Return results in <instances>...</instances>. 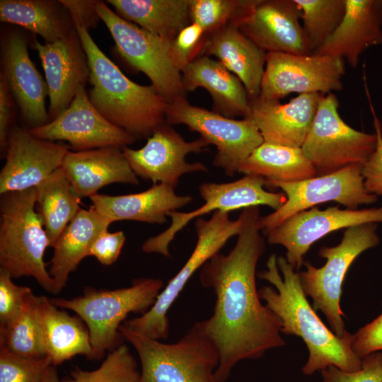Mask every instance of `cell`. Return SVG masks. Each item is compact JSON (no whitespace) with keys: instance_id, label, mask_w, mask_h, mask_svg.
Here are the masks:
<instances>
[{"instance_id":"39","label":"cell","mask_w":382,"mask_h":382,"mask_svg":"<svg viewBox=\"0 0 382 382\" xmlns=\"http://www.w3.org/2000/svg\"><path fill=\"white\" fill-rule=\"evenodd\" d=\"M207 37L204 29L192 23L182 29L171 42L170 56L173 65L180 72L195 59L202 55Z\"/></svg>"},{"instance_id":"19","label":"cell","mask_w":382,"mask_h":382,"mask_svg":"<svg viewBox=\"0 0 382 382\" xmlns=\"http://www.w3.org/2000/svg\"><path fill=\"white\" fill-rule=\"evenodd\" d=\"M70 146L33 136L26 127L11 128L0 172V194L35 187L61 168Z\"/></svg>"},{"instance_id":"47","label":"cell","mask_w":382,"mask_h":382,"mask_svg":"<svg viewBox=\"0 0 382 382\" xmlns=\"http://www.w3.org/2000/svg\"><path fill=\"white\" fill-rule=\"evenodd\" d=\"M381 12H382V0H381Z\"/></svg>"},{"instance_id":"46","label":"cell","mask_w":382,"mask_h":382,"mask_svg":"<svg viewBox=\"0 0 382 382\" xmlns=\"http://www.w3.org/2000/svg\"><path fill=\"white\" fill-rule=\"evenodd\" d=\"M69 11L76 27H82L88 30L96 28L100 17L96 9L95 0H60Z\"/></svg>"},{"instance_id":"41","label":"cell","mask_w":382,"mask_h":382,"mask_svg":"<svg viewBox=\"0 0 382 382\" xmlns=\"http://www.w3.org/2000/svg\"><path fill=\"white\" fill-rule=\"evenodd\" d=\"M320 374V382H382V351L362 358L361 368L356 371H345L330 366L322 370Z\"/></svg>"},{"instance_id":"38","label":"cell","mask_w":382,"mask_h":382,"mask_svg":"<svg viewBox=\"0 0 382 382\" xmlns=\"http://www.w3.org/2000/svg\"><path fill=\"white\" fill-rule=\"evenodd\" d=\"M52 364L50 357L25 358L0 346V382H40L45 369Z\"/></svg>"},{"instance_id":"8","label":"cell","mask_w":382,"mask_h":382,"mask_svg":"<svg viewBox=\"0 0 382 382\" xmlns=\"http://www.w3.org/2000/svg\"><path fill=\"white\" fill-rule=\"evenodd\" d=\"M243 218L236 220L229 212L215 211L209 219L199 217L195 221L197 237L195 247L180 271L158 296L152 307L139 317L125 320L122 325L154 340H165L169 335L167 313L194 273L214 255L219 253L228 241L240 233Z\"/></svg>"},{"instance_id":"33","label":"cell","mask_w":382,"mask_h":382,"mask_svg":"<svg viewBox=\"0 0 382 382\" xmlns=\"http://www.w3.org/2000/svg\"><path fill=\"white\" fill-rule=\"evenodd\" d=\"M36 210L53 247L64 228L81 209V199L61 168L35 187Z\"/></svg>"},{"instance_id":"43","label":"cell","mask_w":382,"mask_h":382,"mask_svg":"<svg viewBox=\"0 0 382 382\" xmlns=\"http://www.w3.org/2000/svg\"><path fill=\"white\" fill-rule=\"evenodd\" d=\"M351 347L360 359L371 353L382 351V312L352 334Z\"/></svg>"},{"instance_id":"14","label":"cell","mask_w":382,"mask_h":382,"mask_svg":"<svg viewBox=\"0 0 382 382\" xmlns=\"http://www.w3.org/2000/svg\"><path fill=\"white\" fill-rule=\"evenodd\" d=\"M344 60L329 55L267 52L258 97L279 100L291 93L325 95L342 88Z\"/></svg>"},{"instance_id":"6","label":"cell","mask_w":382,"mask_h":382,"mask_svg":"<svg viewBox=\"0 0 382 382\" xmlns=\"http://www.w3.org/2000/svg\"><path fill=\"white\" fill-rule=\"evenodd\" d=\"M119 330L140 359L139 382H216L214 372L219 354L199 321L172 344L149 338L122 325Z\"/></svg>"},{"instance_id":"23","label":"cell","mask_w":382,"mask_h":382,"mask_svg":"<svg viewBox=\"0 0 382 382\" xmlns=\"http://www.w3.org/2000/svg\"><path fill=\"white\" fill-rule=\"evenodd\" d=\"M346 11L339 26L313 54L346 60L352 67L371 47L382 44L381 0H345Z\"/></svg>"},{"instance_id":"13","label":"cell","mask_w":382,"mask_h":382,"mask_svg":"<svg viewBox=\"0 0 382 382\" xmlns=\"http://www.w3.org/2000/svg\"><path fill=\"white\" fill-rule=\"evenodd\" d=\"M266 180L255 175L244 177L230 183H203L199 192L204 199L203 205L189 212L173 211L168 214L170 218V226L161 233L150 237L142 245L146 253H159L170 257L169 245L175 235L194 219H197L211 212H229L232 210L250 207L266 205L275 210L286 200L282 192L265 190Z\"/></svg>"},{"instance_id":"4","label":"cell","mask_w":382,"mask_h":382,"mask_svg":"<svg viewBox=\"0 0 382 382\" xmlns=\"http://www.w3.org/2000/svg\"><path fill=\"white\" fill-rule=\"evenodd\" d=\"M47 247L50 241L36 210L35 187L1 195V267L12 278L32 277L45 290L57 294L44 261Z\"/></svg>"},{"instance_id":"12","label":"cell","mask_w":382,"mask_h":382,"mask_svg":"<svg viewBox=\"0 0 382 382\" xmlns=\"http://www.w3.org/2000/svg\"><path fill=\"white\" fill-rule=\"evenodd\" d=\"M362 168L361 164H353L297 182L266 181V185L280 188L286 200L273 213L260 216L258 228L265 234L294 214L325 202H336L352 209L374 203L377 196L366 190Z\"/></svg>"},{"instance_id":"18","label":"cell","mask_w":382,"mask_h":382,"mask_svg":"<svg viewBox=\"0 0 382 382\" xmlns=\"http://www.w3.org/2000/svg\"><path fill=\"white\" fill-rule=\"evenodd\" d=\"M28 42L26 34L17 28L1 29L0 74L8 85L27 129H33L50 122L45 108L48 88L30 58Z\"/></svg>"},{"instance_id":"34","label":"cell","mask_w":382,"mask_h":382,"mask_svg":"<svg viewBox=\"0 0 382 382\" xmlns=\"http://www.w3.org/2000/svg\"><path fill=\"white\" fill-rule=\"evenodd\" d=\"M140 371L129 347L122 344L110 351L101 365L93 371L76 366L69 377L59 378L53 364L44 371L40 382H139Z\"/></svg>"},{"instance_id":"7","label":"cell","mask_w":382,"mask_h":382,"mask_svg":"<svg viewBox=\"0 0 382 382\" xmlns=\"http://www.w3.org/2000/svg\"><path fill=\"white\" fill-rule=\"evenodd\" d=\"M376 228V223L347 228L337 245L320 249L319 256L326 260L323 267L317 268L306 262V270L299 273L305 294L313 299V308L323 312L331 330L339 337L347 331L340 308L342 283L354 260L364 251L378 245Z\"/></svg>"},{"instance_id":"40","label":"cell","mask_w":382,"mask_h":382,"mask_svg":"<svg viewBox=\"0 0 382 382\" xmlns=\"http://www.w3.org/2000/svg\"><path fill=\"white\" fill-rule=\"evenodd\" d=\"M10 273L0 267V328L13 323L22 313L32 289L12 282Z\"/></svg>"},{"instance_id":"10","label":"cell","mask_w":382,"mask_h":382,"mask_svg":"<svg viewBox=\"0 0 382 382\" xmlns=\"http://www.w3.org/2000/svg\"><path fill=\"white\" fill-rule=\"evenodd\" d=\"M96 9L113 38L116 50L133 69L144 73L168 104L185 96L181 72L173 65L169 40L154 35L117 15L105 1Z\"/></svg>"},{"instance_id":"1","label":"cell","mask_w":382,"mask_h":382,"mask_svg":"<svg viewBox=\"0 0 382 382\" xmlns=\"http://www.w3.org/2000/svg\"><path fill=\"white\" fill-rule=\"evenodd\" d=\"M240 214L243 225L234 247L214 255L199 272L201 284L216 295L212 315L199 323L219 354L216 382H226L238 361L285 345L282 322L261 303L256 287V266L265 250L257 226L260 208L247 207Z\"/></svg>"},{"instance_id":"5","label":"cell","mask_w":382,"mask_h":382,"mask_svg":"<svg viewBox=\"0 0 382 382\" xmlns=\"http://www.w3.org/2000/svg\"><path fill=\"white\" fill-rule=\"evenodd\" d=\"M159 279L140 278L129 287L114 290L86 287L83 294L72 299H51L57 307L75 312L90 335L93 359L103 358L125 339L120 332L122 322L130 313L144 314L154 304L163 289Z\"/></svg>"},{"instance_id":"36","label":"cell","mask_w":382,"mask_h":382,"mask_svg":"<svg viewBox=\"0 0 382 382\" xmlns=\"http://www.w3.org/2000/svg\"><path fill=\"white\" fill-rule=\"evenodd\" d=\"M260 0H190L192 23L207 35L224 26L240 27L253 13Z\"/></svg>"},{"instance_id":"35","label":"cell","mask_w":382,"mask_h":382,"mask_svg":"<svg viewBox=\"0 0 382 382\" xmlns=\"http://www.w3.org/2000/svg\"><path fill=\"white\" fill-rule=\"evenodd\" d=\"M36 301L37 296L30 292L21 316L11 324L0 328V346L25 358L47 357L37 316Z\"/></svg>"},{"instance_id":"31","label":"cell","mask_w":382,"mask_h":382,"mask_svg":"<svg viewBox=\"0 0 382 382\" xmlns=\"http://www.w3.org/2000/svg\"><path fill=\"white\" fill-rule=\"evenodd\" d=\"M123 19L173 41L191 23L190 0H107Z\"/></svg>"},{"instance_id":"45","label":"cell","mask_w":382,"mask_h":382,"mask_svg":"<svg viewBox=\"0 0 382 382\" xmlns=\"http://www.w3.org/2000/svg\"><path fill=\"white\" fill-rule=\"evenodd\" d=\"M16 116L15 100L8 85L0 74V149L5 156L9 132Z\"/></svg>"},{"instance_id":"32","label":"cell","mask_w":382,"mask_h":382,"mask_svg":"<svg viewBox=\"0 0 382 382\" xmlns=\"http://www.w3.org/2000/svg\"><path fill=\"white\" fill-rule=\"evenodd\" d=\"M245 175H255L266 181L291 183L316 176L312 163L301 148L264 141L238 169Z\"/></svg>"},{"instance_id":"30","label":"cell","mask_w":382,"mask_h":382,"mask_svg":"<svg viewBox=\"0 0 382 382\" xmlns=\"http://www.w3.org/2000/svg\"><path fill=\"white\" fill-rule=\"evenodd\" d=\"M0 21L39 35L45 43L66 38L76 30L60 0H1Z\"/></svg>"},{"instance_id":"15","label":"cell","mask_w":382,"mask_h":382,"mask_svg":"<svg viewBox=\"0 0 382 382\" xmlns=\"http://www.w3.org/2000/svg\"><path fill=\"white\" fill-rule=\"evenodd\" d=\"M28 130L33 136L44 140L66 141L74 151L105 147L122 149L137 140L98 112L85 86L79 87L68 108L55 119Z\"/></svg>"},{"instance_id":"27","label":"cell","mask_w":382,"mask_h":382,"mask_svg":"<svg viewBox=\"0 0 382 382\" xmlns=\"http://www.w3.org/2000/svg\"><path fill=\"white\" fill-rule=\"evenodd\" d=\"M202 55L214 56L236 75L244 85L250 100L259 96L267 52L238 26L228 25L207 35Z\"/></svg>"},{"instance_id":"44","label":"cell","mask_w":382,"mask_h":382,"mask_svg":"<svg viewBox=\"0 0 382 382\" xmlns=\"http://www.w3.org/2000/svg\"><path fill=\"white\" fill-rule=\"evenodd\" d=\"M125 239L122 231L110 233L107 230L95 240L90 248L89 256L95 257L103 265H111L120 256Z\"/></svg>"},{"instance_id":"17","label":"cell","mask_w":382,"mask_h":382,"mask_svg":"<svg viewBox=\"0 0 382 382\" xmlns=\"http://www.w3.org/2000/svg\"><path fill=\"white\" fill-rule=\"evenodd\" d=\"M378 222H382V207L364 209L331 207L325 210L314 207L294 214L265 235L269 244L285 248L286 261L298 271L310 247L321 238L339 229Z\"/></svg>"},{"instance_id":"2","label":"cell","mask_w":382,"mask_h":382,"mask_svg":"<svg viewBox=\"0 0 382 382\" xmlns=\"http://www.w3.org/2000/svg\"><path fill=\"white\" fill-rule=\"evenodd\" d=\"M267 270L259 278L272 284L258 290L260 299L282 322L281 332L301 337L308 349V358L302 368L306 376L335 366L345 371L361 368V359L352 350V336L347 331L336 335L320 319L306 299L299 273L284 257L270 255Z\"/></svg>"},{"instance_id":"20","label":"cell","mask_w":382,"mask_h":382,"mask_svg":"<svg viewBox=\"0 0 382 382\" xmlns=\"http://www.w3.org/2000/svg\"><path fill=\"white\" fill-rule=\"evenodd\" d=\"M33 43L45 72L51 121L68 108L79 87L89 81L88 61L76 30L52 43L42 44L35 37Z\"/></svg>"},{"instance_id":"24","label":"cell","mask_w":382,"mask_h":382,"mask_svg":"<svg viewBox=\"0 0 382 382\" xmlns=\"http://www.w3.org/2000/svg\"><path fill=\"white\" fill-rule=\"evenodd\" d=\"M62 168L80 198L90 197L112 183L139 184L122 149L119 147L69 151Z\"/></svg>"},{"instance_id":"9","label":"cell","mask_w":382,"mask_h":382,"mask_svg":"<svg viewBox=\"0 0 382 382\" xmlns=\"http://www.w3.org/2000/svg\"><path fill=\"white\" fill-rule=\"evenodd\" d=\"M339 105L333 93L322 95L301 146L316 176L353 164L364 165L376 147V133H365L348 125L338 112Z\"/></svg>"},{"instance_id":"16","label":"cell","mask_w":382,"mask_h":382,"mask_svg":"<svg viewBox=\"0 0 382 382\" xmlns=\"http://www.w3.org/2000/svg\"><path fill=\"white\" fill-rule=\"evenodd\" d=\"M209 144L202 138L185 141L172 127L165 122L147 139L139 149L122 148V151L134 173L140 178L153 184L162 183L173 187L180 178L193 172H208L201 162L188 163L187 154H199Z\"/></svg>"},{"instance_id":"3","label":"cell","mask_w":382,"mask_h":382,"mask_svg":"<svg viewBox=\"0 0 382 382\" xmlns=\"http://www.w3.org/2000/svg\"><path fill=\"white\" fill-rule=\"evenodd\" d=\"M90 68L89 98L98 112L137 139H148L166 122L168 103L151 86L127 78L98 47L88 30L76 27Z\"/></svg>"},{"instance_id":"22","label":"cell","mask_w":382,"mask_h":382,"mask_svg":"<svg viewBox=\"0 0 382 382\" xmlns=\"http://www.w3.org/2000/svg\"><path fill=\"white\" fill-rule=\"evenodd\" d=\"M321 96L300 94L286 103L257 97L250 100V112L245 118L255 124L264 141L301 148Z\"/></svg>"},{"instance_id":"25","label":"cell","mask_w":382,"mask_h":382,"mask_svg":"<svg viewBox=\"0 0 382 382\" xmlns=\"http://www.w3.org/2000/svg\"><path fill=\"white\" fill-rule=\"evenodd\" d=\"M91 207L101 215L116 221H136L163 224L168 214L191 203L190 195H178L175 188L162 183L153 184L138 193L121 195L95 194L91 196Z\"/></svg>"},{"instance_id":"26","label":"cell","mask_w":382,"mask_h":382,"mask_svg":"<svg viewBox=\"0 0 382 382\" xmlns=\"http://www.w3.org/2000/svg\"><path fill=\"white\" fill-rule=\"evenodd\" d=\"M185 91L198 88L207 90L212 99V111L235 119L247 117L250 112V100L241 81L218 59L201 55L182 71Z\"/></svg>"},{"instance_id":"11","label":"cell","mask_w":382,"mask_h":382,"mask_svg":"<svg viewBox=\"0 0 382 382\" xmlns=\"http://www.w3.org/2000/svg\"><path fill=\"white\" fill-rule=\"evenodd\" d=\"M166 122L171 125H185L199 133L209 144L214 145L216 153L213 164L228 176L238 173L252 152L264 142L251 120L228 118L194 106L185 96H180L168 104Z\"/></svg>"},{"instance_id":"21","label":"cell","mask_w":382,"mask_h":382,"mask_svg":"<svg viewBox=\"0 0 382 382\" xmlns=\"http://www.w3.org/2000/svg\"><path fill=\"white\" fill-rule=\"evenodd\" d=\"M294 0H260L240 30L266 52L310 55L313 47Z\"/></svg>"},{"instance_id":"28","label":"cell","mask_w":382,"mask_h":382,"mask_svg":"<svg viewBox=\"0 0 382 382\" xmlns=\"http://www.w3.org/2000/svg\"><path fill=\"white\" fill-rule=\"evenodd\" d=\"M36 311L44 348L54 366L77 354L93 359L89 332L80 317L58 309L45 296H37Z\"/></svg>"},{"instance_id":"37","label":"cell","mask_w":382,"mask_h":382,"mask_svg":"<svg viewBox=\"0 0 382 382\" xmlns=\"http://www.w3.org/2000/svg\"><path fill=\"white\" fill-rule=\"evenodd\" d=\"M314 52L335 31L346 11L345 0H294Z\"/></svg>"},{"instance_id":"42","label":"cell","mask_w":382,"mask_h":382,"mask_svg":"<svg viewBox=\"0 0 382 382\" xmlns=\"http://www.w3.org/2000/svg\"><path fill=\"white\" fill-rule=\"evenodd\" d=\"M369 100L374 118L377 144L375 151L363 165L362 175L366 190L369 193L378 196L382 195V126L369 97Z\"/></svg>"},{"instance_id":"29","label":"cell","mask_w":382,"mask_h":382,"mask_svg":"<svg viewBox=\"0 0 382 382\" xmlns=\"http://www.w3.org/2000/svg\"><path fill=\"white\" fill-rule=\"evenodd\" d=\"M113 223L93 207L81 209L64 228L54 245L49 273L57 292L65 286L70 273L89 256L95 240Z\"/></svg>"}]
</instances>
